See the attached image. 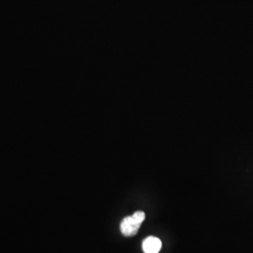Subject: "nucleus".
Returning a JSON list of instances; mask_svg holds the SVG:
<instances>
[{"label": "nucleus", "mask_w": 253, "mask_h": 253, "mask_svg": "<svg viewBox=\"0 0 253 253\" xmlns=\"http://www.w3.org/2000/svg\"><path fill=\"white\" fill-rule=\"evenodd\" d=\"M145 218V212L143 211H137L132 216L124 217L120 224V230L122 235L127 237L135 235L138 233L142 223L144 222Z\"/></svg>", "instance_id": "nucleus-1"}, {"label": "nucleus", "mask_w": 253, "mask_h": 253, "mask_svg": "<svg viewBox=\"0 0 253 253\" xmlns=\"http://www.w3.org/2000/svg\"><path fill=\"white\" fill-rule=\"evenodd\" d=\"M162 249V241L155 236H148L143 241V251L145 253H159Z\"/></svg>", "instance_id": "nucleus-2"}]
</instances>
